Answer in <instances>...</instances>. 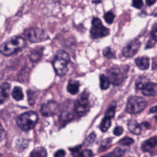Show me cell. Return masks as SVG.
I'll list each match as a JSON object with an SVG mask.
<instances>
[{
	"label": "cell",
	"mask_w": 157,
	"mask_h": 157,
	"mask_svg": "<svg viewBox=\"0 0 157 157\" xmlns=\"http://www.w3.org/2000/svg\"><path fill=\"white\" fill-rule=\"evenodd\" d=\"M26 45L25 39L21 36H14L0 46V52L6 56H9L15 53L22 49Z\"/></svg>",
	"instance_id": "6da1fadb"
},
{
	"label": "cell",
	"mask_w": 157,
	"mask_h": 157,
	"mask_svg": "<svg viewBox=\"0 0 157 157\" xmlns=\"http://www.w3.org/2000/svg\"><path fill=\"white\" fill-rule=\"evenodd\" d=\"M70 61L69 55L64 50L57 52L53 61V66L58 75H64L67 71V65Z\"/></svg>",
	"instance_id": "7a4b0ae2"
},
{
	"label": "cell",
	"mask_w": 157,
	"mask_h": 157,
	"mask_svg": "<svg viewBox=\"0 0 157 157\" xmlns=\"http://www.w3.org/2000/svg\"><path fill=\"white\" fill-rule=\"evenodd\" d=\"M38 121L37 114L33 112L29 111L25 112L20 115L17 120V124L23 131H29L34 128Z\"/></svg>",
	"instance_id": "3957f363"
},
{
	"label": "cell",
	"mask_w": 157,
	"mask_h": 157,
	"mask_svg": "<svg viewBox=\"0 0 157 157\" xmlns=\"http://www.w3.org/2000/svg\"><path fill=\"white\" fill-rule=\"evenodd\" d=\"M147 105L146 100L140 96H131L127 101L126 112L128 113L135 114L142 112Z\"/></svg>",
	"instance_id": "277c9868"
},
{
	"label": "cell",
	"mask_w": 157,
	"mask_h": 157,
	"mask_svg": "<svg viewBox=\"0 0 157 157\" xmlns=\"http://www.w3.org/2000/svg\"><path fill=\"white\" fill-rule=\"evenodd\" d=\"M128 70L120 67H113L107 71L110 82L115 85H119L125 80Z\"/></svg>",
	"instance_id": "5b68a950"
},
{
	"label": "cell",
	"mask_w": 157,
	"mask_h": 157,
	"mask_svg": "<svg viewBox=\"0 0 157 157\" xmlns=\"http://www.w3.org/2000/svg\"><path fill=\"white\" fill-rule=\"evenodd\" d=\"M89 94L86 91H83L77 98L74 104V110L80 116L85 115L90 109Z\"/></svg>",
	"instance_id": "8992f818"
},
{
	"label": "cell",
	"mask_w": 157,
	"mask_h": 157,
	"mask_svg": "<svg viewBox=\"0 0 157 157\" xmlns=\"http://www.w3.org/2000/svg\"><path fill=\"white\" fill-rule=\"evenodd\" d=\"M110 31L103 26L99 18L94 17L92 20V27L90 29V35L93 39H99L109 34Z\"/></svg>",
	"instance_id": "52a82bcc"
},
{
	"label": "cell",
	"mask_w": 157,
	"mask_h": 157,
	"mask_svg": "<svg viewBox=\"0 0 157 157\" xmlns=\"http://www.w3.org/2000/svg\"><path fill=\"white\" fill-rule=\"evenodd\" d=\"M25 35L26 37L31 42H40L45 39V32L43 29L33 28L27 29L25 32Z\"/></svg>",
	"instance_id": "ba28073f"
},
{
	"label": "cell",
	"mask_w": 157,
	"mask_h": 157,
	"mask_svg": "<svg viewBox=\"0 0 157 157\" xmlns=\"http://www.w3.org/2000/svg\"><path fill=\"white\" fill-rule=\"evenodd\" d=\"M140 47V41L138 39H134L123 48L122 55L126 58L132 57L137 52Z\"/></svg>",
	"instance_id": "9c48e42d"
},
{
	"label": "cell",
	"mask_w": 157,
	"mask_h": 157,
	"mask_svg": "<svg viewBox=\"0 0 157 157\" xmlns=\"http://www.w3.org/2000/svg\"><path fill=\"white\" fill-rule=\"evenodd\" d=\"M58 104L56 102L49 101L42 104L40 108V113L45 117L53 116L58 112Z\"/></svg>",
	"instance_id": "30bf717a"
},
{
	"label": "cell",
	"mask_w": 157,
	"mask_h": 157,
	"mask_svg": "<svg viewBox=\"0 0 157 157\" xmlns=\"http://www.w3.org/2000/svg\"><path fill=\"white\" fill-rule=\"evenodd\" d=\"M142 94L147 96H155L157 95V84L148 82L142 89Z\"/></svg>",
	"instance_id": "8fae6325"
},
{
	"label": "cell",
	"mask_w": 157,
	"mask_h": 157,
	"mask_svg": "<svg viewBox=\"0 0 157 157\" xmlns=\"http://www.w3.org/2000/svg\"><path fill=\"white\" fill-rule=\"evenodd\" d=\"M10 86L8 83H2L0 85V104H2L9 97Z\"/></svg>",
	"instance_id": "7c38bea8"
},
{
	"label": "cell",
	"mask_w": 157,
	"mask_h": 157,
	"mask_svg": "<svg viewBox=\"0 0 157 157\" xmlns=\"http://www.w3.org/2000/svg\"><path fill=\"white\" fill-rule=\"evenodd\" d=\"M157 145V137H152L145 140L141 146V149L143 151L147 152L151 150Z\"/></svg>",
	"instance_id": "4fadbf2b"
},
{
	"label": "cell",
	"mask_w": 157,
	"mask_h": 157,
	"mask_svg": "<svg viewBox=\"0 0 157 157\" xmlns=\"http://www.w3.org/2000/svg\"><path fill=\"white\" fill-rule=\"evenodd\" d=\"M137 66L141 70H146L149 67L150 61L147 56H142L135 59Z\"/></svg>",
	"instance_id": "5bb4252c"
},
{
	"label": "cell",
	"mask_w": 157,
	"mask_h": 157,
	"mask_svg": "<svg viewBox=\"0 0 157 157\" xmlns=\"http://www.w3.org/2000/svg\"><path fill=\"white\" fill-rule=\"evenodd\" d=\"M128 128L132 134L139 135L141 132V125H140L135 120H131L128 121Z\"/></svg>",
	"instance_id": "9a60e30c"
},
{
	"label": "cell",
	"mask_w": 157,
	"mask_h": 157,
	"mask_svg": "<svg viewBox=\"0 0 157 157\" xmlns=\"http://www.w3.org/2000/svg\"><path fill=\"white\" fill-rule=\"evenodd\" d=\"M80 83L75 80H69L67 86V91L71 94H76L79 90Z\"/></svg>",
	"instance_id": "2e32d148"
},
{
	"label": "cell",
	"mask_w": 157,
	"mask_h": 157,
	"mask_svg": "<svg viewBox=\"0 0 157 157\" xmlns=\"http://www.w3.org/2000/svg\"><path fill=\"white\" fill-rule=\"evenodd\" d=\"M47 153L44 147H37L31 153L30 157H47Z\"/></svg>",
	"instance_id": "e0dca14e"
},
{
	"label": "cell",
	"mask_w": 157,
	"mask_h": 157,
	"mask_svg": "<svg viewBox=\"0 0 157 157\" xmlns=\"http://www.w3.org/2000/svg\"><path fill=\"white\" fill-rule=\"evenodd\" d=\"M125 151L120 147L115 148L112 152L106 154L101 157H120L123 156Z\"/></svg>",
	"instance_id": "ac0fdd59"
},
{
	"label": "cell",
	"mask_w": 157,
	"mask_h": 157,
	"mask_svg": "<svg viewBox=\"0 0 157 157\" xmlns=\"http://www.w3.org/2000/svg\"><path fill=\"white\" fill-rule=\"evenodd\" d=\"M12 95L13 98L17 101L22 100L24 97L21 88L18 86H16L13 88L12 93Z\"/></svg>",
	"instance_id": "d6986e66"
},
{
	"label": "cell",
	"mask_w": 157,
	"mask_h": 157,
	"mask_svg": "<svg viewBox=\"0 0 157 157\" xmlns=\"http://www.w3.org/2000/svg\"><path fill=\"white\" fill-rule=\"evenodd\" d=\"M100 80V88L102 90H107L110 86V80L107 76L104 74H101L99 77Z\"/></svg>",
	"instance_id": "ffe728a7"
},
{
	"label": "cell",
	"mask_w": 157,
	"mask_h": 157,
	"mask_svg": "<svg viewBox=\"0 0 157 157\" xmlns=\"http://www.w3.org/2000/svg\"><path fill=\"white\" fill-rule=\"evenodd\" d=\"M149 82L150 80L147 77L140 76L136 81V88L138 89H142Z\"/></svg>",
	"instance_id": "44dd1931"
},
{
	"label": "cell",
	"mask_w": 157,
	"mask_h": 157,
	"mask_svg": "<svg viewBox=\"0 0 157 157\" xmlns=\"http://www.w3.org/2000/svg\"><path fill=\"white\" fill-rule=\"evenodd\" d=\"M111 124V119L105 117L100 124V129L102 132H105L110 128Z\"/></svg>",
	"instance_id": "7402d4cb"
},
{
	"label": "cell",
	"mask_w": 157,
	"mask_h": 157,
	"mask_svg": "<svg viewBox=\"0 0 157 157\" xmlns=\"http://www.w3.org/2000/svg\"><path fill=\"white\" fill-rule=\"evenodd\" d=\"M74 157H93V153L90 150H83L75 154Z\"/></svg>",
	"instance_id": "603a6c76"
},
{
	"label": "cell",
	"mask_w": 157,
	"mask_h": 157,
	"mask_svg": "<svg viewBox=\"0 0 157 157\" xmlns=\"http://www.w3.org/2000/svg\"><path fill=\"white\" fill-rule=\"evenodd\" d=\"M41 55H42V53L39 51H37V50H34L30 55L29 58L30 59L31 61H33V62H37V61H39L40 58H41Z\"/></svg>",
	"instance_id": "cb8c5ba5"
},
{
	"label": "cell",
	"mask_w": 157,
	"mask_h": 157,
	"mask_svg": "<svg viewBox=\"0 0 157 157\" xmlns=\"http://www.w3.org/2000/svg\"><path fill=\"white\" fill-rule=\"evenodd\" d=\"M114 18H115L114 14L110 11L106 12L104 15V18L105 22L108 24H112Z\"/></svg>",
	"instance_id": "d4e9b609"
},
{
	"label": "cell",
	"mask_w": 157,
	"mask_h": 157,
	"mask_svg": "<svg viewBox=\"0 0 157 157\" xmlns=\"http://www.w3.org/2000/svg\"><path fill=\"white\" fill-rule=\"evenodd\" d=\"M102 53H103V55L109 58V59H110V58H113L115 57V53L112 50L111 48L110 47H106L105 48L104 50H103V52H102Z\"/></svg>",
	"instance_id": "484cf974"
},
{
	"label": "cell",
	"mask_w": 157,
	"mask_h": 157,
	"mask_svg": "<svg viewBox=\"0 0 157 157\" xmlns=\"http://www.w3.org/2000/svg\"><path fill=\"white\" fill-rule=\"evenodd\" d=\"M115 110H116V106L115 105H112V106H110L106 112H105V117H108L109 118H112L114 117L115 115Z\"/></svg>",
	"instance_id": "4316f807"
},
{
	"label": "cell",
	"mask_w": 157,
	"mask_h": 157,
	"mask_svg": "<svg viewBox=\"0 0 157 157\" xmlns=\"http://www.w3.org/2000/svg\"><path fill=\"white\" fill-rule=\"evenodd\" d=\"M134 140H133V139L132 138H130V137H124L123 139H121L119 142L118 143L120 144L121 145H130L132 144H134Z\"/></svg>",
	"instance_id": "83f0119b"
},
{
	"label": "cell",
	"mask_w": 157,
	"mask_h": 157,
	"mask_svg": "<svg viewBox=\"0 0 157 157\" xmlns=\"http://www.w3.org/2000/svg\"><path fill=\"white\" fill-rule=\"evenodd\" d=\"M96 134L94 133V132H92L91 133L86 139H85V140L84 142L85 145L86 146H88L90 145V144H91L92 143H93V142L94 141V140L96 139Z\"/></svg>",
	"instance_id": "f1b7e54d"
},
{
	"label": "cell",
	"mask_w": 157,
	"mask_h": 157,
	"mask_svg": "<svg viewBox=\"0 0 157 157\" xmlns=\"http://www.w3.org/2000/svg\"><path fill=\"white\" fill-rule=\"evenodd\" d=\"M111 142H112V140L111 139H105L101 144V147L99 149V151H104V150H105L106 148H107L111 144Z\"/></svg>",
	"instance_id": "f546056e"
},
{
	"label": "cell",
	"mask_w": 157,
	"mask_h": 157,
	"mask_svg": "<svg viewBox=\"0 0 157 157\" xmlns=\"http://www.w3.org/2000/svg\"><path fill=\"white\" fill-rule=\"evenodd\" d=\"M151 37L155 41H157V23H155L151 31Z\"/></svg>",
	"instance_id": "4dcf8cb0"
},
{
	"label": "cell",
	"mask_w": 157,
	"mask_h": 157,
	"mask_svg": "<svg viewBox=\"0 0 157 157\" xmlns=\"http://www.w3.org/2000/svg\"><path fill=\"white\" fill-rule=\"evenodd\" d=\"M28 101H29V103L30 104H33L35 102V98L34 96H35V92L32 91L31 90H28Z\"/></svg>",
	"instance_id": "1f68e13d"
},
{
	"label": "cell",
	"mask_w": 157,
	"mask_h": 157,
	"mask_svg": "<svg viewBox=\"0 0 157 157\" xmlns=\"http://www.w3.org/2000/svg\"><path fill=\"white\" fill-rule=\"evenodd\" d=\"M132 5L136 9H140L143 6L142 0H132Z\"/></svg>",
	"instance_id": "d6a6232c"
},
{
	"label": "cell",
	"mask_w": 157,
	"mask_h": 157,
	"mask_svg": "<svg viewBox=\"0 0 157 157\" xmlns=\"http://www.w3.org/2000/svg\"><path fill=\"white\" fill-rule=\"evenodd\" d=\"M123 132V129L121 126H117L113 130V134L117 136L121 135Z\"/></svg>",
	"instance_id": "836d02e7"
},
{
	"label": "cell",
	"mask_w": 157,
	"mask_h": 157,
	"mask_svg": "<svg viewBox=\"0 0 157 157\" xmlns=\"http://www.w3.org/2000/svg\"><path fill=\"white\" fill-rule=\"evenodd\" d=\"M66 152L64 150H59L56 151L54 155V157H65Z\"/></svg>",
	"instance_id": "e575fe53"
},
{
	"label": "cell",
	"mask_w": 157,
	"mask_h": 157,
	"mask_svg": "<svg viewBox=\"0 0 157 157\" xmlns=\"http://www.w3.org/2000/svg\"><path fill=\"white\" fill-rule=\"evenodd\" d=\"M82 148V145H77V146H75L74 147H72V148H69V150L72 152V155H74L75 154H76L77 153H78L80 149Z\"/></svg>",
	"instance_id": "d590c367"
},
{
	"label": "cell",
	"mask_w": 157,
	"mask_h": 157,
	"mask_svg": "<svg viewBox=\"0 0 157 157\" xmlns=\"http://www.w3.org/2000/svg\"><path fill=\"white\" fill-rule=\"evenodd\" d=\"M6 137V132L3 127L0 124V142L2 141Z\"/></svg>",
	"instance_id": "8d00e7d4"
},
{
	"label": "cell",
	"mask_w": 157,
	"mask_h": 157,
	"mask_svg": "<svg viewBox=\"0 0 157 157\" xmlns=\"http://www.w3.org/2000/svg\"><path fill=\"white\" fill-rule=\"evenodd\" d=\"M156 2V0H146V4L148 6H152Z\"/></svg>",
	"instance_id": "74e56055"
},
{
	"label": "cell",
	"mask_w": 157,
	"mask_h": 157,
	"mask_svg": "<svg viewBox=\"0 0 157 157\" xmlns=\"http://www.w3.org/2000/svg\"><path fill=\"white\" fill-rule=\"evenodd\" d=\"M150 113H156L157 112V105L152 107L150 109Z\"/></svg>",
	"instance_id": "f35d334b"
},
{
	"label": "cell",
	"mask_w": 157,
	"mask_h": 157,
	"mask_svg": "<svg viewBox=\"0 0 157 157\" xmlns=\"http://www.w3.org/2000/svg\"><path fill=\"white\" fill-rule=\"evenodd\" d=\"M93 1V2H94V3H99L100 2H101V0H92Z\"/></svg>",
	"instance_id": "ab89813d"
}]
</instances>
